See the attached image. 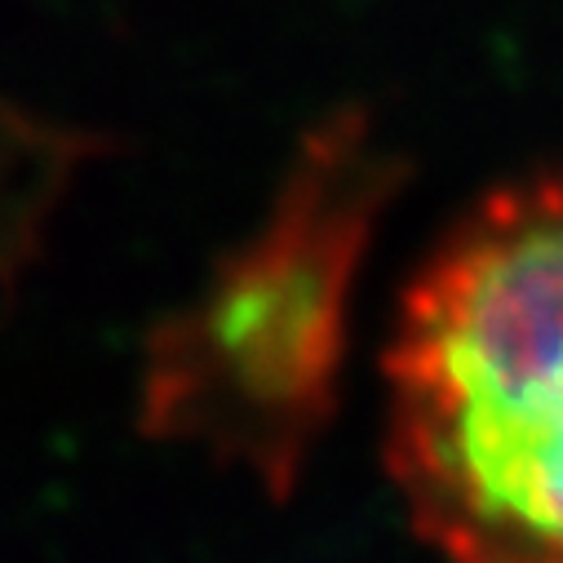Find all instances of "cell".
Wrapping results in <instances>:
<instances>
[{"mask_svg": "<svg viewBox=\"0 0 563 563\" xmlns=\"http://www.w3.org/2000/svg\"><path fill=\"white\" fill-rule=\"evenodd\" d=\"M399 165L368 120H324L266 222L147 342L143 431L289 497L338 408L351 294Z\"/></svg>", "mask_w": 563, "mask_h": 563, "instance_id": "2", "label": "cell"}, {"mask_svg": "<svg viewBox=\"0 0 563 563\" xmlns=\"http://www.w3.org/2000/svg\"><path fill=\"white\" fill-rule=\"evenodd\" d=\"M386 466L444 563H563V174L475 200L404 289Z\"/></svg>", "mask_w": 563, "mask_h": 563, "instance_id": "1", "label": "cell"}]
</instances>
